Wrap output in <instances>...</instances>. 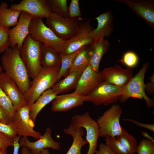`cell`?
Wrapping results in <instances>:
<instances>
[{"label": "cell", "instance_id": "1", "mask_svg": "<svg viewBox=\"0 0 154 154\" xmlns=\"http://www.w3.org/2000/svg\"><path fill=\"white\" fill-rule=\"evenodd\" d=\"M1 60L4 72L15 82L25 95L30 88L31 82L17 47H9L6 50Z\"/></svg>", "mask_w": 154, "mask_h": 154}, {"label": "cell", "instance_id": "2", "mask_svg": "<svg viewBox=\"0 0 154 154\" xmlns=\"http://www.w3.org/2000/svg\"><path fill=\"white\" fill-rule=\"evenodd\" d=\"M60 68H41L31 82L30 88L24 95L27 105L29 107L43 92L53 87L57 81Z\"/></svg>", "mask_w": 154, "mask_h": 154}, {"label": "cell", "instance_id": "3", "mask_svg": "<svg viewBox=\"0 0 154 154\" xmlns=\"http://www.w3.org/2000/svg\"><path fill=\"white\" fill-rule=\"evenodd\" d=\"M44 44L28 35L19 50L21 57L26 67L29 77L33 79L42 67L41 58Z\"/></svg>", "mask_w": 154, "mask_h": 154}, {"label": "cell", "instance_id": "4", "mask_svg": "<svg viewBox=\"0 0 154 154\" xmlns=\"http://www.w3.org/2000/svg\"><path fill=\"white\" fill-rule=\"evenodd\" d=\"M39 41L60 54L63 51L65 41L58 37L44 23L42 18L33 17L30 23L29 34Z\"/></svg>", "mask_w": 154, "mask_h": 154}, {"label": "cell", "instance_id": "5", "mask_svg": "<svg viewBox=\"0 0 154 154\" xmlns=\"http://www.w3.org/2000/svg\"><path fill=\"white\" fill-rule=\"evenodd\" d=\"M149 65V63L147 62L144 63L138 72L123 88V92L119 100L120 103H124L131 98L144 99L148 108L154 106V97L152 98H149L145 91V76Z\"/></svg>", "mask_w": 154, "mask_h": 154}, {"label": "cell", "instance_id": "6", "mask_svg": "<svg viewBox=\"0 0 154 154\" xmlns=\"http://www.w3.org/2000/svg\"><path fill=\"white\" fill-rule=\"evenodd\" d=\"M123 110L117 104L113 105L96 121L99 127L100 137H115L122 132L120 119Z\"/></svg>", "mask_w": 154, "mask_h": 154}, {"label": "cell", "instance_id": "7", "mask_svg": "<svg viewBox=\"0 0 154 154\" xmlns=\"http://www.w3.org/2000/svg\"><path fill=\"white\" fill-rule=\"evenodd\" d=\"M82 21L81 17L63 18L51 13L46 24L58 37L66 41L76 33L83 23Z\"/></svg>", "mask_w": 154, "mask_h": 154}, {"label": "cell", "instance_id": "8", "mask_svg": "<svg viewBox=\"0 0 154 154\" xmlns=\"http://www.w3.org/2000/svg\"><path fill=\"white\" fill-rule=\"evenodd\" d=\"M123 88L104 82L84 96L85 102H90L96 106H107L119 100L123 92Z\"/></svg>", "mask_w": 154, "mask_h": 154}, {"label": "cell", "instance_id": "9", "mask_svg": "<svg viewBox=\"0 0 154 154\" xmlns=\"http://www.w3.org/2000/svg\"><path fill=\"white\" fill-rule=\"evenodd\" d=\"M70 125L77 128H84L86 132L85 140L89 144L86 154H95L100 137L99 128L96 121L86 112L82 114L73 116Z\"/></svg>", "mask_w": 154, "mask_h": 154}, {"label": "cell", "instance_id": "10", "mask_svg": "<svg viewBox=\"0 0 154 154\" xmlns=\"http://www.w3.org/2000/svg\"><path fill=\"white\" fill-rule=\"evenodd\" d=\"M94 29L90 20L83 23L76 33L65 41L63 51L60 54H70L83 47L91 45L95 41L89 34Z\"/></svg>", "mask_w": 154, "mask_h": 154}, {"label": "cell", "instance_id": "11", "mask_svg": "<svg viewBox=\"0 0 154 154\" xmlns=\"http://www.w3.org/2000/svg\"><path fill=\"white\" fill-rule=\"evenodd\" d=\"M30 108L27 105L17 109L13 121L16 128L17 134L20 137H31L36 139L42 135L34 130V123L30 116Z\"/></svg>", "mask_w": 154, "mask_h": 154}, {"label": "cell", "instance_id": "12", "mask_svg": "<svg viewBox=\"0 0 154 154\" xmlns=\"http://www.w3.org/2000/svg\"><path fill=\"white\" fill-rule=\"evenodd\" d=\"M17 24L8 31L10 47L16 46L19 50L22 48L24 41L29 34V27L33 18L32 15L24 12L20 14Z\"/></svg>", "mask_w": 154, "mask_h": 154}, {"label": "cell", "instance_id": "13", "mask_svg": "<svg viewBox=\"0 0 154 154\" xmlns=\"http://www.w3.org/2000/svg\"><path fill=\"white\" fill-rule=\"evenodd\" d=\"M104 82L101 72L94 71L89 64L82 73L73 92L86 96Z\"/></svg>", "mask_w": 154, "mask_h": 154}, {"label": "cell", "instance_id": "14", "mask_svg": "<svg viewBox=\"0 0 154 154\" xmlns=\"http://www.w3.org/2000/svg\"><path fill=\"white\" fill-rule=\"evenodd\" d=\"M51 134V129L47 127L43 134L38 140L31 142L27 137H22L20 139L19 143L20 146L28 148L32 154H40L41 151L47 148L59 150L61 148L60 143L54 140Z\"/></svg>", "mask_w": 154, "mask_h": 154}, {"label": "cell", "instance_id": "15", "mask_svg": "<svg viewBox=\"0 0 154 154\" xmlns=\"http://www.w3.org/2000/svg\"><path fill=\"white\" fill-rule=\"evenodd\" d=\"M104 81L123 88L133 77L131 69L116 64L104 68L101 72Z\"/></svg>", "mask_w": 154, "mask_h": 154}, {"label": "cell", "instance_id": "16", "mask_svg": "<svg viewBox=\"0 0 154 154\" xmlns=\"http://www.w3.org/2000/svg\"><path fill=\"white\" fill-rule=\"evenodd\" d=\"M125 3L150 28H154V1L153 0H116Z\"/></svg>", "mask_w": 154, "mask_h": 154}, {"label": "cell", "instance_id": "17", "mask_svg": "<svg viewBox=\"0 0 154 154\" xmlns=\"http://www.w3.org/2000/svg\"><path fill=\"white\" fill-rule=\"evenodd\" d=\"M0 87L17 110L27 105L24 95L17 84L3 72L0 73Z\"/></svg>", "mask_w": 154, "mask_h": 154}, {"label": "cell", "instance_id": "18", "mask_svg": "<svg viewBox=\"0 0 154 154\" xmlns=\"http://www.w3.org/2000/svg\"><path fill=\"white\" fill-rule=\"evenodd\" d=\"M10 8L26 13L34 18L47 19L51 13L46 0H23L18 4H12Z\"/></svg>", "mask_w": 154, "mask_h": 154}, {"label": "cell", "instance_id": "19", "mask_svg": "<svg viewBox=\"0 0 154 154\" xmlns=\"http://www.w3.org/2000/svg\"><path fill=\"white\" fill-rule=\"evenodd\" d=\"M85 97L74 93L57 95L52 101L51 109L54 112L66 111L82 106Z\"/></svg>", "mask_w": 154, "mask_h": 154}, {"label": "cell", "instance_id": "20", "mask_svg": "<svg viewBox=\"0 0 154 154\" xmlns=\"http://www.w3.org/2000/svg\"><path fill=\"white\" fill-rule=\"evenodd\" d=\"M96 19L97 21V27L89 34L95 42L101 40L105 37H109L114 29L113 15L111 11L109 10L100 14Z\"/></svg>", "mask_w": 154, "mask_h": 154}, {"label": "cell", "instance_id": "21", "mask_svg": "<svg viewBox=\"0 0 154 154\" xmlns=\"http://www.w3.org/2000/svg\"><path fill=\"white\" fill-rule=\"evenodd\" d=\"M83 128H77L70 125L64 129V133L71 135L73 138L71 146L66 154H81L82 147L88 144L83 137L85 132Z\"/></svg>", "mask_w": 154, "mask_h": 154}, {"label": "cell", "instance_id": "22", "mask_svg": "<svg viewBox=\"0 0 154 154\" xmlns=\"http://www.w3.org/2000/svg\"><path fill=\"white\" fill-rule=\"evenodd\" d=\"M110 46L109 42L104 38L94 42L91 46L90 64L94 71L99 72L101 60L103 55L108 51Z\"/></svg>", "mask_w": 154, "mask_h": 154}, {"label": "cell", "instance_id": "23", "mask_svg": "<svg viewBox=\"0 0 154 154\" xmlns=\"http://www.w3.org/2000/svg\"><path fill=\"white\" fill-rule=\"evenodd\" d=\"M58 95L52 88H49L44 92L30 107V116L35 123L37 117L41 110L47 105L53 101Z\"/></svg>", "mask_w": 154, "mask_h": 154}, {"label": "cell", "instance_id": "24", "mask_svg": "<svg viewBox=\"0 0 154 154\" xmlns=\"http://www.w3.org/2000/svg\"><path fill=\"white\" fill-rule=\"evenodd\" d=\"M8 4L2 2L0 4V27L9 28L15 26L21 11L8 8Z\"/></svg>", "mask_w": 154, "mask_h": 154}, {"label": "cell", "instance_id": "25", "mask_svg": "<svg viewBox=\"0 0 154 154\" xmlns=\"http://www.w3.org/2000/svg\"><path fill=\"white\" fill-rule=\"evenodd\" d=\"M82 72L72 71L68 76L54 85L52 89L58 95L76 88Z\"/></svg>", "mask_w": 154, "mask_h": 154}, {"label": "cell", "instance_id": "26", "mask_svg": "<svg viewBox=\"0 0 154 154\" xmlns=\"http://www.w3.org/2000/svg\"><path fill=\"white\" fill-rule=\"evenodd\" d=\"M41 64L42 67L43 68L60 67L61 60L60 53L44 44Z\"/></svg>", "mask_w": 154, "mask_h": 154}, {"label": "cell", "instance_id": "27", "mask_svg": "<svg viewBox=\"0 0 154 154\" xmlns=\"http://www.w3.org/2000/svg\"><path fill=\"white\" fill-rule=\"evenodd\" d=\"M91 46L82 49L77 55L69 70L70 72L75 71L82 72L87 67L90 62Z\"/></svg>", "mask_w": 154, "mask_h": 154}, {"label": "cell", "instance_id": "28", "mask_svg": "<svg viewBox=\"0 0 154 154\" xmlns=\"http://www.w3.org/2000/svg\"><path fill=\"white\" fill-rule=\"evenodd\" d=\"M122 132L116 137V139L130 154L136 153L138 146L136 138L129 133L123 127Z\"/></svg>", "mask_w": 154, "mask_h": 154}, {"label": "cell", "instance_id": "29", "mask_svg": "<svg viewBox=\"0 0 154 154\" xmlns=\"http://www.w3.org/2000/svg\"><path fill=\"white\" fill-rule=\"evenodd\" d=\"M51 13L63 18L69 17L67 0H46Z\"/></svg>", "mask_w": 154, "mask_h": 154}, {"label": "cell", "instance_id": "30", "mask_svg": "<svg viewBox=\"0 0 154 154\" xmlns=\"http://www.w3.org/2000/svg\"><path fill=\"white\" fill-rule=\"evenodd\" d=\"M86 47H83L70 54L65 55L60 54L61 64L58 75L57 81L60 80L68 70H70L73 61L77 55L81 50Z\"/></svg>", "mask_w": 154, "mask_h": 154}, {"label": "cell", "instance_id": "31", "mask_svg": "<svg viewBox=\"0 0 154 154\" xmlns=\"http://www.w3.org/2000/svg\"><path fill=\"white\" fill-rule=\"evenodd\" d=\"M0 107L4 110L9 119L12 120L17 109L13 105L9 98L0 87Z\"/></svg>", "mask_w": 154, "mask_h": 154}, {"label": "cell", "instance_id": "32", "mask_svg": "<svg viewBox=\"0 0 154 154\" xmlns=\"http://www.w3.org/2000/svg\"><path fill=\"white\" fill-rule=\"evenodd\" d=\"M105 141L116 154H130L115 137L107 136Z\"/></svg>", "mask_w": 154, "mask_h": 154}, {"label": "cell", "instance_id": "33", "mask_svg": "<svg viewBox=\"0 0 154 154\" xmlns=\"http://www.w3.org/2000/svg\"><path fill=\"white\" fill-rule=\"evenodd\" d=\"M131 69L137 66L139 61V58L136 53L132 51H128L123 54L122 58L119 61Z\"/></svg>", "mask_w": 154, "mask_h": 154}, {"label": "cell", "instance_id": "34", "mask_svg": "<svg viewBox=\"0 0 154 154\" xmlns=\"http://www.w3.org/2000/svg\"><path fill=\"white\" fill-rule=\"evenodd\" d=\"M136 153L137 154H154V142L143 139L138 144Z\"/></svg>", "mask_w": 154, "mask_h": 154}, {"label": "cell", "instance_id": "35", "mask_svg": "<svg viewBox=\"0 0 154 154\" xmlns=\"http://www.w3.org/2000/svg\"><path fill=\"white\" fill-rule=\"evenodd\" d=\"M10 28L0 27V53L9 48L8 31Z\"/></svg>", "mask_w": 154, "mask_h": 154}, {"label": "cell", "instance_id": "36", "mask_svg": "<svg viewBox=\"0 0 154 154\" xmlns=\"http://www.w3.org/2000/svg\"><path fill=\"white\" fill-rule=\"evenodd\" d=\"M0 131L12 138L17 134L15 125L12 120H10L8 124L0 121Z\"/></svg>", "mask_w": 154, "mask_h": 154}, {"label": "cell", "instance_id": "37", "mask_svg": "<svg viewBox=\"0 0 154 154\" xmlns=\"http://www.w3.org/2000/svg\"><path fill=\"white\" fill-rule=\"evenodd\" d=\"M68 14L69 17L73 18L82 16L78 0H71L68 8Z\"/></svg>", "mask_w": 154, "mask_h": 154}, {"label": "cell", "instance_id": "38", "mask_svg": "<svg viewBox=\"0 0 154 154\" xmlns=\"http://www.w3.org/2000/svg\"><path fill=\"white\" fill-rule=\"evenodd\" d=\"M13 139L0 131V149L7 151L8 147H13Z\"/></svg>", "mask_w": 154, "mask_h": 154}, {"label": "cell", "instance_id": "39", "mask_svg": "<svg viewBox=\"0 0 154 154\" xmlns=\"http://www.w3.org/2000/svg\"><path fill=\"white\" fill-rule=\"evenodd\" d=\"M150 81L145 83V91L148 94L152 96L154 94V74L148 77Z\"/></svg>", "mask_w": 154, "mask_h": 154}, {"label": "cell", "instance_id": "40", "mask_svg": "<svg viewBox=\"0 0 154 154\" xmlns=\"http://www.w3.org/2000/svg\"><path fill=\"white\" fill-rule=\"evenodd\" d=\"M99 149L95 154H116L111 148L106 144L101 143L99 144Z\"/></svg>", "mask_w": 154, "mask_h": 154}, {"label": "cell", "instance_id": "41", "mask_svg": "<svg viewBox=\"0 0 154 154\" xmlns=\"http://www.w3.org/2000/svg\"><path fill=\"white\" fill-rule=\"evenodd\" d=\"M122 119L124 121H127L131 122L139 127L145 128L153 132H154V123H144L131 119Z\"/></svg>", "mask_w": 154, "mask_h": 154}, {"label": "cell", "instance_id": "42", "mask_svg": "<svg viewBox=\"0 0 154 154\" xmlns=\"http://www.w3.org/2000/svg\"><path fill=\"white\" fill-rule=\"evenodd\" d=\"M10 121L5 111L0 107V121L4 123L8 124Z\"/></svg>", "mask_w": 154, "mask_h": 154}, {"label": "cell", "instance_id": "43", "mask_svg": "<svg viewBox=\"0 0 154 154\" xmlns=\"http://www.w3.org/2000/svg\"><path fill=\"white\" fill-rule=\"evenodd\" d=\"M21 137L16 136L13 138V154H19V150L20 147L19 141Z\"/></svg>", "mask_w": 154, "mask_h": 154}, {"label": "cell", "instance_id": "44", "mask_svg": "<svg viewBox=\"0 0 154 154\" xmlns=\"http://www.w3.org/2000/svg\"><path fill=\"white\" fill-rule=\"evenodd\" d=\"M141 135L145 137L147 139L151 141L154 142V137L149 135V134L147 132L143 131L141 132Z\"/></svg>", "mask_w": 154, "mask_h": 154}, {"label": "cell", "instance_id": "45", "mask_svg": "<svg viewBox=\"0 0 154 154\" xmlns=\"http://www.w3.org/2000/svg\"><path fill=\"white\" fill-rule=\"evenodd\" d=\"M21 154H32L29 150L25 147H22Z\"/></svg>", "mask_w": 154, "mask_h": 154}, {"label": "cell", "instance_id": "46", "mask_svg": "<svg viewBox=\"0 0 154 154\" xmlns=\"http://www.w3.org/2000/svg\"><path fill=\"white\" fill-rule=\"evenodd\" d=\"M40 154H51L48 149H43L40 152Z\"/></svg>", "mask_w": 154, "mask_h": 154}, {"label": "cell", "instance_id": "47", "mask_svg": "<svg viewBox=\"0 0 154 154\" xmlns=\"http://www.w3.org/2000/svg\"><path fill=\"white\" fill-rule=\"evenodd\" d=\"M7 151L5 150L0 149V154H7Z\"/></svg>", "mask_w": 154, "mask_h": 154}, {"label": "cell", "instance_id": "48", "mask_svg": "<svg viewBox=\"0 0 154 154\" xmlns=\"http://www.w3.org/2000/svg\"><path fill=\"white\" fill-rule=\"evenodd\" d=\"M3 70L2 66L0 64V73L2 72Z\"/></svg>", "mask_w": 154, "mask_h": 154}]
</instances>
